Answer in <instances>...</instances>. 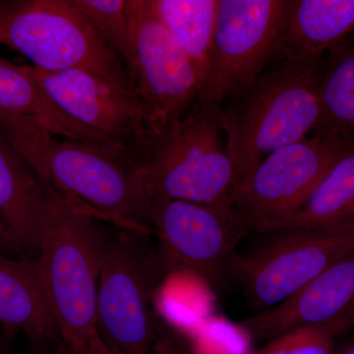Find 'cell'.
I'll use <instances>...</instances> for the list:
<instances>
[{
	"instance_id": "cell-27",
	"label": "cell",
	"mask_w": 354,
	"mask_h": 354,
	"mask_svg": "<svg viewBox=\"0 0 354 354\" xmlns=\"http://www.w3.org/2000/svg\"><path fill=\"white\" fill-rule=\"evenodd\" d=\"M67 354H111L101 335L97 339L81 348L67 349Z\"/></svg>"
},
{
	"instance_id": "cell-29",
	"label": "cell",
	"mask_w": 354,
	"mask_h": 354,
	"mask_svg": "<svg viewBox=\"0 0 354 354\" xmlns=\"http://www.w3.org/2000/svg\"><path fill=\"white\" fill-rule=\"evenodd\" d=\"M337 354H354V342H351V344H348L341 353Z\"/></svg>"
},
{
	"instance_id": "cell-14",
	"label": "cell",
	"mask_w": 354,
	"mask_h": 354,
	"mask_svg": "<svg viewBox=\"0 0 354 354\" xmlns=\"http://www.w3.org/2000/svg\"><path fill=\"white\" fill-rule=\"evenodd\" d=\"M46 202V185L0 131V223L25 259L38 258Z\"/></svg>"
},
{
	"instance_id": "cell-5",
	"label": "cell",
	"mask_w": 354,
	"mask_h": 354,
	"mask_svg": "<svg viewBox=\"0 0 354 354\" xmlns=\"http://www.w3.org/2000/svg\"><path fill=\"white\" fill-rule=\"evenodd\" d=\"M0 44L44 71L87 70L133 90L127 70L71 0L4 1Z\"/></svg>"
},
{
	"instance_id": "cell-9",
	"label": "cell",
	"mask_w": 354,
	"mask_h": 354,
	"mask_svg": "<svg viewBox=\"0 0 354 354\" xmlns=\"http://www.w3.org/2000/svg\"><path fill=\"white\" fill-rule=\"evenodd\" d=\"M133 91L145 115L150 147L178 124L201 92L189 59L153 13L150 0H128Z\"/></svg>"
},
{
	"instance_id": "cell-21",
	"label": "cell",
	"mask_w": 354,
	"mask_h": 354,
	"mask_svg": "<svg viewBox=\"0 0 354 354\" xmlns=\"http://www.w3.org/2000/svg\"><path fill=\"white\" fill-rule=\"evenodd\" d=\"M71 1L129 74L132 67V44L128 0Z\"/></svg>"
},
{
	"instance_id": "cell-7",
	"label": "cell",
	"mask_w": 354,
	"mask_h": 354,
	"mask_svg": "<svg viewBox=\"0 0 354 354\" xmlns=\"http://www.w3.org/2000/svg\"><path fill=\"white\" fill-rule=\"evenodd\" d=\"M260 243L235 253L232 272L256 313L276 306L354 252V223L260 232Z\"/></svg>"
},
{
	"instance_id": "cell-31",
	"label": "cell",
	"mask_w": 354,
	"mask_h": 354,
	"mask_svg": "<svg viewBox=\"0 0 354 354\" xmlns=\"http://www.w3.org/2000/svg\"><path fill=\"white\" fill-rule=\"evenodd\" d=\"M4 1H0V9L2 8V6H3Z\"/></svg>"
},
{
	"instance_id": "cell-17",
	"label": "cell",
	"mask_w": 354,
	"mask_h": 354,
	"mask_svg": "<svg viewBox=\"0 0 354 354\" xmlns=\"http://www.w3.org/2000/svg\"><path fill=\"white\" fill-rule=\"evenodd\" d=\"M150 2L158 19L194 67L202 91L211 66L218 0Z\"/></svg>"
},
{
	"instance_id": "cell-2",
	"label": "cell",
	"mask_w": 354,
	"mask_h": 354,
	"mask_svg": "<svg viewBox=\"0 0 354 354\" xmlns=\"http://www.w3.org/2000/svg\"><path fill=\"white\" fill-rule=\"evenodd\" d=\"M44 185L48 202L35 263L65 348H81L100 337L97 286L109 230Z\"/></svg>"
},
{
	"instance_id": "cell-20",
	"label": "cell",
	"mask_w": 354,
	"mask_h": 354,
	"mask_svg": "<svg viewBox=\"0 0 354 354\" xmlns=\"http://www.w3.org/2000/svg\"><path fill=\"white\" fill-rule=\"evenodd\" d=\"M319 102L315 135L354 140V50L341 55L322 74Z\"/></svg>"
},
{
	"instance_id": "cell-11",
	"label": "cell",
	"mask_w": 354,
	"mask_h": 354,
	"mask_svg": "<svg viewBox=\"0 0 354 354\" xmlns=\"http://www.w3.org/2000/svg\"><path fill=\"white\" fill-rule=\"evenodd\" d=\"M46 97L100 145L133 162L150 145L145 115L132 88L82 69L44 71L20 65Z\"/></svg>"
},
{
	"instance_id": "cell-3",
	"label": "cell",
	"mask_w": 354,
	"mask_h": 354,
	"mask_svg": "<svg viewBox=\"0 0 354 354\" xmlns=\"http://www.w3.org/2000/svg\"><path fill=\"white\" fill-rule=\"evenodd\" d=\"M277 59L220 109L221 130L241 183L268 155L306 138L318 123V62Z\"/></svg>"
},
{
	"instance_id": "cell-13",
	"label": "cell",
	"mask_w": 354,
	"mask_h": 354,
	"mask_svg": "<svg viewBox=\"0 0 354 354\" xmlns=\"http://www.w3.org/2000/svg\"><path fill=\"white\" fill-rule=\"evenodd\" d=\"M354 300V252L335 262L281 304L239 323L251 339L269 342L291 330L324 325Z\"/></svg>"
},
{
	"instance_id": "cell-6",
	"label": "cell",
	"mask_w": 354,
	"mask_h": 354,
	"mask_svg": "<svg viewBox=\"0 0 354 354\" xmlns=\"http://www.w3.org/2000/svg\"><path fill=\"white\" fill-rule=\"evenodd\" d=\"M150 234L118 227L109 232L102 253L97 316L100 335L122 354H151L158 321L151 310L165 272Z\"/></svg>"
},
{
	"instance_id": "cell-10",
	"label": "cell",
	"mask_w": 354,
	"mask_h": 354,
	"mask_svg": "<svg viewBox=\"0 0 354 354\" xmlns=\"http://www.w3.org/2000/svg\"><path fill=\"white\" fill-rule=\"evenodd\" d=\"M354 140L314 135L281 147L256 165L235 192L232 206L251 234L292 215L342 158Z\"/></svg>"
},
{
	"instance_id": "cell-8",
	"label": "cell",
	"mask_w": 354,
	"mask_h": 354,
	"mask_svg": "<svg viewBox=\"0 0 354 354\" xmlns=\"http://www.w3.org/2000/svg\"><path fill=\"white\" fill-rule=\"evenodd\" d=\"M148 218L165 274L186 272L209 285L232 272L237 244L251 234L234 206L153 199L148 202Z\"/></svg>"
},
{
	"instance_id": "cell-16",
	"label": "cell",
	"mask_w": 354,
	"mask_h": 354,
	"mask_svg": "<svg viewBox=\"0 0 354 354\" xmlns=\"http://www.w3.org/2000/svg\"><path fill=\"white\" fill-rule=\"evenodd\" d=\"M0 326L29 342H62L35 260L0 256Z\"/></svg>"
},
{
	"instance_id": "cell-24",
	"label": "cell",
	"mask_w": 354,
	"mask_h": 354,
	"mask_svg": "<svg viewBox=\"0 0 354 354\" xmlns=\"http://www.w3.org/2000/svg\"><path fill=\"white\" fill-rule=\"evenodd\" d=\"M333 328H334L337 337L339 335L346 334V333L353 332L354 330V300L351 305L344 310V312L335 318V320L330 321Z\"/></svg>"
},
{
	"instance_id": "cell-23",
	"label": "cell",
	"mask_w": 354,
	"mask_h": 354,
	"mask_svg": "<svg viewBox=\"0 0 354 354\" xmlns=\"http://www.w3.org/2000/svg\"><path fill=\"white\" fill-rule=\"evenodd\" d=\"M151 354H196L189 339L169 324L158 321V334Z\"/></svg>"
},
{
	"instance_id": "cell-15",
	"label": "cell",
	"mask_w": 354,
	"mask_h": 354,
	"mask_svg": "<svg viewBox=\"0 0 354 354\" xmlns=\"http://www.w3.org/2000/svg\"><path fill=\"white\" fill-rule=\"evenodd\" d=\"M354 29V0H286L276 58L318 62Z\"/></svg>"
},
{
	"instance_id": "cell-22",
	"label": "cell",
	"mask_w": 354,
	"mask_h": 354,
	"mask_svg": "<svg viewBox=\"0 0 354 354\" xmlns=\"http://www.w3.org/2000/svg\"><path fill=\"white\" fill-rule=\"evenodd\" d=\"M335 337L330 322L312 326L279 335L251 354H335Z\"/></svg>"
},
{
	"instance_id": "cell-26",
	"label": "cell",
	"mask_w": 354,
	"mask_h": 354,
	"mask_svg": "<svg viewBox=\"0 0 354 354\" xmlns=\"http://www.w3.org/2000/svg\"><path fill=\"white\" fill-rule=\"evenodd\" d=\"M29 354H67V351L62 342H32Z\"/></svg>"
},
{
	"instance_id": "cell-19",
	"label": "cell",
	"mask_w": 354,
	"mask_h": 354,
	"mask_svg": "<svg viewBox=\"0 0 354 354\" xmlns=\"http://www.w3.org/2000/svg\"><path fill=\"white\" fill-rule=\"evenodd\" d=\"M0 113L29 118L53 136L97 144L50 101L20 65L2 59H0Z\"/></svg>"
},
{
	"instance_id": "cell-1",
	"label": "cell",
	"mask_w": 354,
	"mask_h": 354,
	"mask_svg": "<svg viewBox=\"0 0 354 354\" xmlns=\"http://www.w3.org/2000/svg\"><path fill=\"white\" fill-rule=\"evenodd\" d=\"M0 131L72 206L114 227L152 235L131 158L113 149L53 136L38 123L0 113Z\"/></svg>"
},
{
	"instance_id": "cell-4",
	"label": "cell",
	"mask_w": 354,
	"mask_h": 354,
	"mask_svg": "<svg viewBox=\"0 0 354 354\" xmlns=\"http://www.w3.org/2000/svg\"><path fill=\"white\" fill-rule=\"evenodd\" d=\"M221 106L197 100L174 129L137 157L135 176L147 202L232 206L241 179L221 144Z\"/></svg>"
},
{
	"instance_id": "cell-28",
	"label": "cell",
	"mask_w": 354,
	"mask_h": 354,
	"mask_svg": "<svg viewBox=\"0 0 354 354\" xmlns=\"http://www.w3.org/2000/svg\"><path fill=\"white\" fill-rule=\"evenodd\" d=\"M12 339V337L7 335L3 330L0 329V354H13L10 344Z\"/></svg>"
},
{
	"instance_id": "cell-18",
	"label": "cell",
	"mask_w": 354,
	"mask_h": 354,
	"mask_svg": "<svg viewBox=\"0 0 354 354\" xmlns=\"http://www.w3.org/2000/svg\"><path fill=\"white\" fill-rule=\"evenodd\" d=\"M353 223L354 153L335 165L292 215L268 225L260 232L283 228L334 227Z\"/></svg>"
},
{
	"instance_id": "cell-12",
	"label": "cell",
	"mask_w": 354,
	"mask_h": 354,
	"mask_svg": "<svg viewBox=\"0 0 354 354\" xmlns=\"http://www.w3.org/2000/svg\"><path fill=\"white\" fill-rule=\"evenodd\" d=\"M286 0H218L211 66L197 100L223 104L248 88L278 53Z\"/></svg>"
},
{
	"instance_id": "cell-25",
	"label": "cell",
	"mask_w": 354,
	"mask_h": 354,
	"mask_svg": "<svg viewBox=\"0 0 354 354\" xmlns=\"http://www.w3.org/2000/svg\"><path fill=\"white\" fill-rule=\"evenodd\" d=\"M0 256L25 259L12 237L10 236L1 223H0Z\"/></svg>"
},
{
	"instance_id": "cell-30",
	"label": "cell",
	"mask_w": 354,
	"mask_h": 354,
	"mask_svg": "<svg viewBox=\"0 0 354 354\" xmlns=\"http://www.w3.org/2000/svg\"><path fill=\"white\" fill-rule=\"evenodd\" d=\"M106 346H108L109 351H111V354H122V353H120V351H116V349H114L113 348H111V346H109L108 344H106Z\"/></svg>"
}]
</instances>
